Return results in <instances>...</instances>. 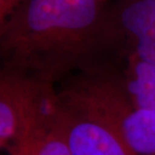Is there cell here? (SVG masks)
<instances>
[{
  "label": "cell",
  "mask_w": 155,
  "mask_h": 155,
  "mask_svg": "<svg viewBox=\"0 0 155 155\" xmlns=\"http://www.w3.org/2000/svg\"><path fill=\"white\" fill-rule=\"evenodd\" d=\"M111 1L24 0L0 22L1 68L58 85L113 57L123 58Z\"/></svg>",
  "instance_id": "obj_1"
},
{
  "label": "cell",
  "mask_w": 155,
  "mask_h": 155,
  "mask_svg": "<svg viewBox=\"0 0 155 155\" xmlns=\"http://www.w3.org/2000/svg\"><path fill=\"white\" fill-rule=\"evenodd\" d=\"M58 93L64 104L110 126L132 155H155V110L131 104L116 61L73 74L60 83Z\"/></svg>",
  "instance_id": "obj_2"
},
{
  "label": "cell",
  "mask_w": 155,
  "mask_h": 155,
  "mask_svg": "<svg viewBox=\"0 0 155 155\" xmlns=\"http://www.w3.org/2000/svg\"><path fill=\"white\" fill-rule=\"evenodd\" d=\"M57 85L18 71H0V146L23 155L57 124Z\"/></svg>",
  "instance_id": "obj_3"
},
{
  "label": "cell",
  "mask_w": 155,
  "mask_h": 155,
  "mask_svg": "<svg viewBox=\"0 0 155 155\" xmlns=\"http://www.w3.org/2000/svg\"><path fill=\"white\" fill-rule=\"evenodd\" d=\"M57 123L72 155H132L110 126L61 99Z\"/></svg>",
  "instance_id": "obj_4"
},
{
  "label": "cell",
  "mask_w": 155,
  "mask_h": 155,
  "mask_svg": "<svg viewBox=\"0 0 155 155\" xmlns=\"http://www.w3.org/2000/svg\"><path fill=\"white\" fill-rule=\"evenodd\" d=\"M110 12L123 58L134 54L155 64V0H112Z\"/></svg>",
  "instance_id": "obj_5"
},
{
  "label": "cell",
  "mask_w": 155,
  "mask_h": 155,
  "mask_svg": "<svg viewBox=\"0 0 155 155\" xmlns=\"http://www.w3.org/2000/svg\"><path fill=\"white\" fill-rule=\"evenodd\" d=\"M121 69L125 93L133 106L155 110V64L127 54Z\"/></svg>",
  "instance_id": "obj_6"
},
{
  "label": "cell",
  "mask_w": 155,
  "mask_h": 155,
  "mask_svg": "<svg viewBox=\"0 0 155 155\" xmlns=\"http://www.w3.org/2000/svg\"><path fill=\"white\" fill-rule=\"evenodd\" d=\"M23 155H72V152L57 123Z\"/></svg>",
  "instance_id": "obj_7"
},
{
  "label": "cell",
  "mask_w": 155,
  "mask_h": 155,
  "mask_svg": "<svg viewBox=\"0 0 155 155\" xmlns=\"http://www.w3.org/2000/svg\"><path fill=\"white\" fill-rule=\"evenodd\" d=\"M106 1H111V0H106Z\"/></svg>",
  "instance_id": "obj_8"
}]
</instances>
